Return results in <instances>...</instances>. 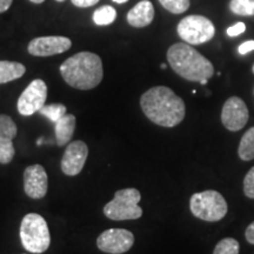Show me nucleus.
<instances>
[{"instance_id": "nucleus-30", "label": "nucleus", "mask_w": 254, "mask_h": 254, "mask_svg": "<svg viewBox=\"0 0 254 254\" xmlns=\"http://www.w3.org/2000/svg\"><path fill=\"white\" fill-rule=\"evenodd\" d=\"M13 0H0V13H4L11 7Z\"/></svg>"}, {"instance_id": "nucleus-27", "label": "nucleus", "mask_w": 254, "mask_h": 254, "mask_svg": "<svg viewBox=\"0 0 254 254\" xmlns=\"http://www.w3.org/2000/svg\"><path fill=\"white\" fill-rule=\"evenodd\" d=\"M252 51H254V40H247L238 47V52L241 56H245L247 53L252 52Z\"/></svg>"}, {"instance_id": "nucleus-16", "label": "nucleus", "mask_w": 254, "mask_h": 254, "mask_svg": "<svg viewBox=\"0 0 254 254\" xmlns=\"http://www.w3.org/2000/svg\"><path fill=\"white\" fill-rule=\"evenodd\" d=\"M26 72V67L23 64L17 62L0 60V84L17 80Z\"/></svg>"}, {"instance_id": "nucleus-34", "label": "nucleus", "mask_w": 254, "mask_h": 254, "mask_svg": "<svg viewBox=\"0 0 254 254\" xmlns=\"http://www.w3.org/2000/svg\"><path fill=\"white\" fill-rule=\"evenodd\" d=\"M57 1H58V2H63V1H65V0H57Z\"/></svg>"}, {"instance_id": "nucleus-33", "label": "nucleus", "mask_w": 254, "mask_h": 254, "mask_svg": "<svg viewBox=\"0 0 254 254\" xmlns=\"http://www.w3.org/2000/svg\"><path fill=\"white\" fill-rule=\"evenodd\" d=\"M160 67L163 68V69H165V68H166V64H161V66H160Z\"/></svg>"}, {"instance_id": "nucleus-29", "label": "nucleus", "mask_w": 254, "mask_h": 254, "mask_svg": "<svg viewBox=\"0 0 254 254\" xmlns=\"http://www.w3.org/2000/svg\"><path fill=\"white\" fill-rule=\"evenodd\" d=\"M245 237H246V240L249 241L250 244L254 245V221L247 226L246 232H245Z\"/></svg>"}, {"instance_id": "nucleus-18", "label": "nucleus", "mask_w": 254, "mask_h": 254, "mask_svg": "<svg viewBox=\"0 0 254 254\" xmlns=\"http://www.w3.org/2000/svg\"><path fill=\"white\" fill-rule=\"evenodd\" d=\"M92 19L98 26H107V25L114 23V20L117 19V11L112 6L104 5L95 9Z\"/></svg>"}, {"instance_id": "nucleus-26", "label": "nucleus", "mask_w": 254, "mask_h": 254, "mask_svg": "<svg viewBox=\"0 0 254 254\" xmlns=\"http://www.w3.org/2000/svg\"><path fill=\"white\" fill-rule=\"evenodd\" d=\"M245 31H246L245 23H243V21H239V23L232 25V26L228 27L226 33H227L228 37L233 38V37L240 36V34H243Z\"/></svg>"}, {"instance_id": "nucleus-9", "label": "nucleus", "mask_w": 254, "mask_h": 254, "mask_svg": "<svg viewBox=\"0 0 254 254\" xmlns=\"http://www.w3.org/2000/svg\"><path fill=\"white\" fill-rule=\"evenodd\" d=\"M134 244L132 232L124 228H110L98 237L97 246L101 252L109 254H123L128 252Z\"/></svg>"}, {"instance_id": "nucleus-1", "label": "nucleus", "mask_w": 254, "mask_h": 254, "mask_svg": "<svg viewBox=\"0 0 254 254\" xmlns=\"http://www.w3.org/2000/svg\"><path fill=\"white\" fill-rule=\"evenodd\" d=\"M140 106L147 119L161 127H174L185 118L186 106L170 87L155 86L140 98Z\"/></svg>"}, {"instance_id": "nucleus-35", "label": "nucleus", "mask_w": 254, "mask_h": 254, "mask_svg": "<svg viewBox=\"0 0 254 254\" xmlns=\"http://www.w3.org/2000/svg\"><path fill=\"white\" fill-rule=\"evenodd\" d=\"M252 72H253V73H254V65H253V66H252Z\"/></svg>"}, {"instance_id": "nucleus-5", "label": "nucleus", "mask_w": 254, "mask_h": 254, "mask_svg": "<svg viewBox=\"0 0 254 254\" xmlns=\"http://www.w3.org/2000/svg\"><path fill=\"white\" fill-rule=\"evenodd\" d=\"M190 209L192 214L200 220L215 222L220 221L227 214V202L218 190H207L194 193L190 196Z\"/></svg>"}, {"instance_id": "nucleus-4", "label": "nucleus", "mask_w": 254, "mask_h": 254, "mask_svg": "<svg viewBox=\"0 0 254 254\" xmlns=\"http://www.w3.org/2000/svg\"><path fill=\"white\" fill-rule=\"evenodd\" d=\"M20 240L28 252H46L51 245V234L45 219L37 213L25 215L20 225Z\"/></svg>"}, {"instance_id": "nucleus-19", "label": "nucleus", "mask_w": 254, "mask_h": 254, "mask_svg": "<svg viewBox=\"0 0 254 254\" xmlns=\"http://www.w3.org/2000/svg\"><path fill=\"white\" fill-rule=\"evenodd\" d=\"M230 9L240 17H253L254 0H231Z\"/></svg>"}, {"instance_id": "nucleus-10", "label": "nucleus", "mask_w": 254, "mask_h": 254, "mask_svg": "<svg viewBox=\"0 0 254 254\" xmlns=\"http://www.w3.org/2000/svg\"><path fill=\"white\" fill-rule=\"evenodd\" d=\"M249 118V109L241 98L231 97L225 101L221 111V123L228 131L237 132L243 129Z\"/></svg>"}, {"instance_id": "nucleus-2", "label": "nucleus", "mask_w": 254, "mask_h": 254, "mask_svg": "<svg viewBox=\"0 0 254 254\" xmlns=\"http://www.w3.org/2000/svg\"><path fill=\"white\" fill-rule=\"evenodd\" d=\"M60 74L66 84L73 88L93 90L103 80V62L95 53L79 52L62 64Z\"/></svg>"}, {"instance_id": "nucleus-3", "label": "nucleus", "mask_w": 254, "mask_h": 254, "mask_svg": "<svg viewBox=\"0 0 254 254\" xmlns=\"http://www.w3.org/2000/svg\"><path fill=\"white\" fill-rule=\"evenodd\" d=\"M170 66L178 75L189 81L201 82L213 77V64L187 43L173 44L167 51Z\"/></svg>"}, {"instance_id": "nucleus-31", "label": "nucleus", "mask_w": 254, "mask_h": 254, "mask_svg": "<svg viewBox=\"0 0 254 254\" xmlns=\"http://www.w3.org/2000/svg\"><path fill=\"white\" fill-rule=\"evenodd\" d=\"M114 2H117V4H125V2L128 1V0H113Z\"/></svg>"}, {"instance_id": "nucleus-8", "label": "nucleus", "mask_w": 254, "mask_h": 254, "mask_svg": "<svg viewBox=\"0 0 254 254\" xmlns=\"http://www.w3.org/2000/svg\"><path fill=\"white\" fill-rule=\"evenodd\" d=\"M47 99V85L41 79H34L25 88L17 103L18 112L24 117L33 116L45 106Z\"/></svg>"}, {"instance_id": "nucleus-25", "label": "nucleus", "mask_w": 254, "mask_h": 254, "mask_svg": "<svg viewBox=\"0 0 254 254\" xmlns=\"http://www.w3.org/2000/svg\"><path fill=\"white\" fill-rule=\"evenodd\" d=\"M244 193L247 198L254 199V167L251 168L244 179Z\"/></svg>"}, {"instance_id": "nucleus-32", "label": "nucleus", "mask_w": 254, "mask_h": 254, "mask_svg": "<svg viewBox=\"0 0 254 254\" xmlns=\"http://www.w3.org/2000/svg\"><path fill=\"white\" fill-rule=\"evenodd\" d=\"M31 2H33V4H41V2H44L45 0H30Z\"/></svg>"}, {"instance_id": "nucleus-20", "label": "nucleus", "mask_w": 254, "mask_h": 254, "mask_svg": "<svg viewBox=\"0 0 254 254\" xmlns=\"http://www.w3.org/2000/svg\"><path fill=\"white\" fill-rule=\"evenodd\" d=\"M66 106L63 104H50L43 106L39 111L41 116L46 117L52 123H57L66 114Z\"/></svg>"}, {"instance_id": "nucleus-13", "label": "nucleus", "mask_w": 254, "mask_h": 254, "mask_svg": "<svg viewBox=\"0 0 254 254\" xmlns=\"http://www.w3.org/2000/svg\"><path fill=\"white\" fill-rule=\"evenodd\" d=\"M49 189V178L41 165H31L24 171V190L31 199H43Z\"/></svg>"}, {"instance_id": "nucleus-14", "label": "nucleus", "mask_w": 254, "mask_h": 254, "mask_svg": "<svg viewBox=\"0 0 254 254\" xmlns=\"http://www.w3.org/2000/svg\"><path fill=\"white\" fill-rule=\"evenodd\" d=\"M154 19V6L150 0H141L127 13V23L132 27L142 28L148 26Z\"/></svg>"}, {"instance_id": "nucleus-7", "label": "nucleus", "mask_w": 254, "mask_h": 254, "mask_svg": "<svg viewBox=\"0 0 254 254\" xmlns=\"http://www.w3.org/2000/svg\"><path fill=\"white\" fill-rule=\"evenodd\" d=\"M178 36L190 45H201L213 39L215 27L204 15H187L177 26Z\"/></svg>"}, {"instance_id": "nucleus-11", "label": "nucleus", "mask_w": 254, "mask_h": 254, "mask_svg": "<svg viewBox=\"0 0 254 254\" xmlns=\"http://www.w3.org/2000/svg\"><path fill=\"white\" fill-rule=\"evenodd\" d=\"M71 46L72 41L67 37H38L30 41L27 51L33 57H51L66 52Z\"/></svg>"}, {"instance_id": "nucleus-22", "label": "nucleus", "mask_w": 254, "mask_h": 254, "mask_svg": "<svg viewBox=\"0 0 254 254\" xmlns=\"http://www.w3.org/2000/svg\"><path fill=\"white\" fill-rule=\"evenodd\" d=\"M240 245L233 238H225L219 241L213 251V254H239Z\"/></svg>"}, {"instance_id": "nucleus-15", "label": "nucleus", "mask_w": 254, "mask_h": 254, "mask_svg": "<svg viewBox=\"0 0 254 254\" xmlns=\"http://www.w3.org/2000/svg\"><path fill=\"white\" fill-rule=\"evenodd\" d=\"M75 124L77 119L73 114L66 113L63 118L55 123V132H56V141L59 147H63L71 141L73 133L75 129Z\"/></svg>"}, {"instance_id": "nucleus-28", "label": "nucleus", "mask_w": 254, "mask_h": 254, "mask_svg": "<svg viewBox=\"0 0 254 254\" xmlns=\"http://www.w3.org/2000/svg\"><path fill=\"white\" fill-rule=\"evenodd\" d=\"M72 4L77 7H91V6H94L95 4L99 2V0H71Z\"/></svg>"}, {"instance_id": "nucleus-17", "label": "nucleus", "mask_w": 254, "mask_h": 254, "mask_svg": "<svg viewBox=\"0 0 254 254\" xmlns=\"http://www.w3.org/2000/svg\"><path fill=\"white\" fill-rule=\"evenodd\" d=\"M238 154L244 161H251L254 159V127L247 129L243 135L238 148Z\"/></svg>"}, {"instance_id": "nucleus-21", "label": "nucleus", "mask_w": 254, "mask_h": 254, "mask_svg": "<svg viewBox=\"0 0 254 254\" xmlns=\"http://www.w3.org/2000/svg\"><path fill=\"white\" fill-rule=\"evenodd\" d=\"M17 132L18 128L13 119L6 114H0V136L13 140Z\"/></svg>"}, {"instance_id": "nucleus-12", "label": "nucleus", "mask_w": 254, "mask_h": 254, "mask_svg": "<svg viewBox=\"0 0 254 254\" xmlns=\"http://www.w3.org/2000/svg\"><path fill=\"white\" fill-rule=\"evenodd\" d=\"M88 147L84 141L75 140L67 145L62 159V171L68 177L78 176L86 163Z\"/></svg>"}, {"instance_id": "nucleus-24", "label": "nucleus", "mask_w": 254, "mask_h": 254, "mask_svg": "<svg viewBox=\"0 0 254 254\" xmlns=\"http://www.w3.org/2000/svg\"><path fill=\"white\" fill-rule=\"evenodd\" d=\"M161 6L173 14H182L190 8V0H159Z\"/></svg>"}, {"instance_id": "nucleus-23", "label": "nucleus", "mask_w": 254, "mask_h": 254, "mask_svg": "<svg viewBox=\"0 0 254 254\" xmlns=\"http://www.w3.org/2000/svg\"><path fill=\"white\" fill-rule=\"evenodd\" d=\"M14 146L11 139L0 136V164L7 165L14 158Z\"/></svg>"}, {"instance_id": "nucleus-6", "label": "nucleus", "mask_w": 254, "mask_h": 254, "mask_svg": "<svg viewBox=\"0 0 254 254\" xmlns=\"http://www.w3.org/2000/svg\"><path fill=\"white\" fill-rule=\"evenodd\" d=\"M141 194L136 189H124L117 190L114 198L104 207L105 217L111 220H135L142 215L139 206Z\"/></svg>"}]
</instances>
